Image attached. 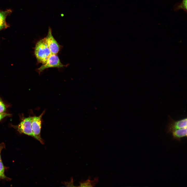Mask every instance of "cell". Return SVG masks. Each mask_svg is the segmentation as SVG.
<instances>
[{
    "instance_id": "obj_13",
    "label": "cell",
    "mask_w": 187,
    "mask_h": 187,
    "mask_svg": "<svg viewBox=\"0 0 187 187\" xmlns=\"http://www.w3.org/2000/svg\"><path fill=\"white\" fill-rule=\"evenodd\" d=\"M9 115V114L5 113H0V121L4 117Z\"/></svg>"
},
{
    "instance_id": "obj_10",
    "label": "cell",
    "mask_w": 187,
    "mask_h": 187,
    "mask_svg": "<svg viewBox=\"0 0 187 187\" xmlns=\"http://www.w3.org/2000/svg\"><path fill=\"white\" fill-rule=\"evenodd\" d=\"M187 0H182L181 2L175 4L173 7V10L175 11H177L180 9L183 10L187 13Z\"/></svg>"
},
{
    "instance_id": "obj_1",
    "label": "cell",
    "mask_w": 187,
    "mask_h": 187,
    "mask_svg": "<svg viewBox=\"0 0 187 187\" xmlns=\"http://www.w3.org/2000/svg\"><path fill=\"white\" fill-rule=\"evenodd\" d=\"M34 54L37 61L42 64L44 63L52 54L48 47L45 38L37 43Z\"/></svg>"
},
{
    "instance_id": "obj_14",
    "label": "cell",
    "mask_w": 187,
    "mask_h": 187,
    "mask_svg": "<svg viewBox=\"0 0 187 187\" xmlns=\"http://www.w3.org/2000/svg\"><path fill=\"white\" fill-rule=\"evenodd\" d=\"M4 147V145L3 144H2L0 146V161L1 160V153L2 150L3 149Z\"/></svg>"
},
{
    "instance_id": "obj_12",
    "label": "cell",
    "mask_w": 187,
    "mask_h": 187,
    "mask_svg": "<svg viewBox=\"0 0 187 187\" xmlns=\"http://www.w3.org/2000/svg\"><path fill=\"white\" fill-rule=\"evenodd\" d=\"M6 110L5 106L2 99L0 98V113H5Z\"/></svg>"
},
{
    "instance_id": "obj_11",
    "label": "cell",
    "mask_w": 187,
    "mask_h": 187,
    "mask_svg": "<svg viewBox=\"0 0 187 187\" xmlns=\"http://www.w3.org/2000/svg\"><path fill=\"white\" fill-rule=\"evenodd\" d=\"M4 167L1 160L0 161V178H4L6 177L4 173Z\"/></svg>"
},
{
    "instance_id": "obj_7",
    "label": "cell",
    "mask_w": 187,
    "mask_h": 187,
    "mask_svg": "<svg viewBox=\"0 0 187 187\" xmlns=\"http://www.w3.org/2000/svg\"><path fill=\"white\" fill-rule=\"evenodd\" d=\"M11 12V10L9 9L4 11H0V31L8 27L6 19L7 16Z\"/></svg>"
},
{
    "instance_id": "obj_2",
    "label": "cell",
    "mask_w": 187,
    "mask_h": 187,
    "mask_svg": "<svg viewBox=\"0 0 187 187\" xmlns=\"http://www.w3.org/2000/svg\"><path fill=\"white\" fill-rule=\"evenodd\" d=\"M44 112V111L39 116L32 117V128L34 137L42 144H43L44 142L41 136L42 118Z\"/></svg>"
},
{
    "instance_id": "obj_3",
    "label": "cell",
    "mask_w": 187,
    "mask_h": 187,
    "mask_svg": "<svg viewBox=\"0 0 187 187\" xmlns=\"http://www.w3.org/2000/svg\"><path fill=\"white\" fill-rule=\"evenodd\" d=\"M65 66L61 62L57 54H52L46 61L38 68L37 70L39 73L45 69L51 68H61Z\"/></svg>"
},
{
    "instance_id": "obj_4",
    "label": "cell",
    "mask_w": 187,
    "mask_h": 187,
    "mask_svg": "<svg viewBox=\"0 0 187 187\" xmlns=\"http://www.w3.org/2000/svg\"><path fill=\"white\" fill-rule=\"evenodd\" d=\"M168 121L166 126V131L167 133H171L176 130L187 127V118L175 121L169 115L168 116Z\"/></svg>"
},
{
    "instance_id": "obj_6",
    "label": "cell",
    "mask_w": 187,
    "mask_h": 187,
    "mask_svg": "<svg viewBox=\"0 0 187 187\" xmlns=\"http://www.w3.org/2000/svg\"><path fill=\"white\" fill-rule=\"evenodd\" d=\"M32 118L29 117L24 119L19 124L17 129L20 133L34 137L31 126Z\"/></svg>"
},
{
    "instance_id": "obj_9",
    "label": "cell",
    "mask_w": 187,
    "mask_h": 187,
    "mask_svg": "<svg viewBox=\"0 0 187 187\" xmlns=\"http://www.w3.org/2000/svg\"><path fill=\"white\" fill-rule=\"evenodd\" d=\"M98 177H95L94 180H91L90 177L86 181H83L80 183L79 186L81 187H93L95 186L98 182Z\"/></svg>"
},
{
    "instance_id": "obj_5",
    "label": "cell",
    "mask_w": 187,
    "mask_h": 187,
    "mask_svg": "<svg viewBox=\"0 0 187 187\" xmlns=\"http://www.w3.org/2000/svg\"><path fill=\"white\" fill-rule=\"evenodd\" d=\"M48 47L52 54H57L59 52L60 45L55 39L52 34L51 29L49 28L48 34L45 37Z\"/></svg>"
},
{
    "instance_id": "obj_8",
    "label": "cell",
    "mask_w": 187,
    "mask_h": 187,
    "mask_svg": "<svg viewBox=\"0 0 187 187\" xmlns=\"http://www.w3.org/2000/svg\"><path fill=\"white\" fill-rule=\"evenodd\" d=\"M173 139L180 141L181 138L187 136V127L176 130L171 133Z\"/></svg>"
}]
</instances>
